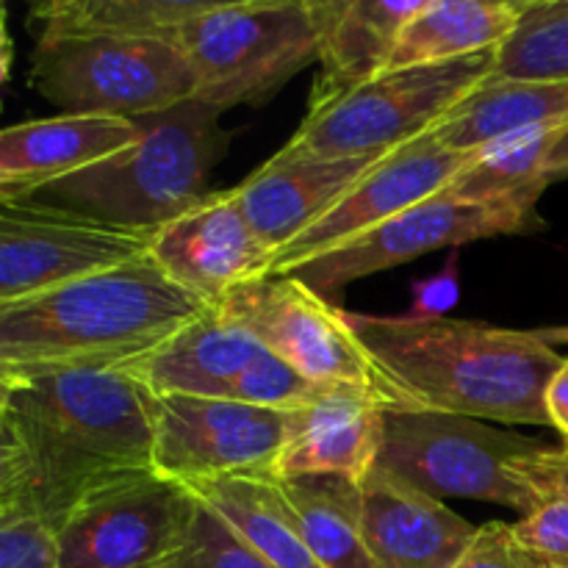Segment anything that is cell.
Instances as JSON below:
<instances>
[{"mask_svg":"<svg viewBox=\"0 0 568 568\" xmlns=\"http://www.w3.org/2000/svg\"><path fill=\"white\" fill-rule=\"evenodd\" d=\"M6 372L9 427L31 471V510L53 530L103 483L153 471L155 394L136 377L111 364Z\"/></svg>","mask_w":568,"mask_h":568,"instance_id":"cell-1","label":"cell"},{"mask_svg":"<svg viewBox=\"0 0 568 568\" xmlns=\"http://www.w3.org/2000/svg\"><path fill=\"white\" fill-rule=\"evenodd\" d=\"M347 322L414 410L549 427L544 394L566 358L532 331L353 311Z\"/></svg>","mask_w":568,"mask_h":568,"instance_id":"cell-2","label":"cell"},{"mask_svg":"<svg viewBox=\"0 0 568 568\" xmlns=\"http://www.w3.org/2000/svg\"><path fill=\"white\" fill-rule=\"evenodd\" d=\"M205 308L211 305L172 283L144 255L0 305V366H116L164 342Z\"/></svg>","mask_w":568,"mask_h":568,"instance_id":"cell-3","label":"cell"},{"mask_svg":"<svg viewBox=\"0 0 568 568\" xmlns=\"http://www.w3.org/2000/svg\"><path fill=\"white\" fill-rule=\"evenodd\" d=\"M220 116L197 98L142 116L136 144L50 183L31 200L122 231H159L211 194L209 175L227 150Z\"/></svg>","mask_w":568,"mask_h":568,"instance_id":"cell-4","label":"cell"},{"mask_svg":"<svg viewBox=\"0 0 568 568\" xmlns=\"http://www.w3.org/2000/svg\"><path fill=\"white\" fill-rule=\"evenodd\" d=\"M194 98L214 111L261 105L320 59L311 0H211L178 33Z\"/></svg>","mask_w":568,"mask_h":568,"instance_id":"cell-5","label":"cell"},{"mask_svg":"<svg viewBox=\"0 0 568 568\" xmlns=\"http://www.w3.org/2000/svg\"><path fill=\"white\" fill-rule=\"evenodd\" d=\"M499 50L386 70L336 103L305 114L288 153L325 159H383L414 139L436 131L466 98L491 81Z\"/></svg>","mask_w":568,"mask_h":568,"instance_id":"cell-6","label":"cell"},{"mask_svg":"<svg viewBox=\"0 0 568 568\" xmlns=\"http://www.w3.org/2000/svg\"><path fill=\"white\" fill-rule=\"evenodd\" d=\"M544 444L469 416L386 410L377 469L436 499L497 503L530 516L544 499L514 466Z\"/></svg>","mask_w":568,"mask_h":568,"instance_id":"cell-7","label":"cell"},{"mask_svg":"<svg viewBox=\"0 0 568 568\" xmlns=\"http://www.w3.org/2000/svg\"><path fill=\"white\" fill-rule=\"evenodd\" d=\"M28 83L64 114L142 120L194 98L178 44L161 39H37Z\"/></svg>","mask_w":568,"mask_h":568,"instance_id":"cell-8","label":"cell"},{"mask_svg":"<svg viewBox=\"0 0 568 568\" xmlns=\"http://www.w3.org/2000/svg\"><path fill=\"white\" fill-rule=\"evenodd\" d=\"M214 308L314 386L353 388L369 394L386 410H414L358 342L347 311L336 308L297 275L255 277Z\"/></svg>","mask_w":568,"mask_h":568,"instance_id":"cell-9","label":"cell"},{"mask_svg":"<svg viewBox=\"0 0 568 568\" xmlns=\"http://www.w3.org/2000/svg\"><path fill=\"white\" fill-rule=\"evenodd\" d=\"M194 497L153 471L89 491L55 527V568H161L181 541Z\"/></svg>","mask_w":568,"mask_h":568,"instance_id":"cell-10","label":"cell"},{"mask_svg":"<svg viewBox=\"0 0 568 568\" xmlns=\"http://www.w3.org/2000/svg\"><path fill=\"white\" fill-rule=\"evenodd\" d=\"M538 231H544V216L538 214V205L469 203V200L438 192L436 197L364 233L347 247H338L300 266L292 275H297L316 294L331 300L333 294L361 277L408 264V261L436 253V250H460L477 239L527 236V233Z\"/></svg>","mask_w":568,"mask_h":568,"instance_id":"cell-11","label":"cell"},{"mask_svg":"<svg viewBox=\"0 0 568 568\" xmlns=\"http://www.w3.org/2000/svg\"><path fill=\"white\" fill-rule=\"evenodd\" d=\"M286 416L236 399L155 394L153 475L183 488L222 477L272 475Z\"/></svg>","mask_w":568,"mask_h":568,"instance_id":"cell-12","label":"cell"},{"mask_svg":"<svg viewBox=\"0 0 568 568\" xmlns=\"http://www.w3.org/2000/svg\"><path fill=\"white\" fill-rule=\"evenodd\" d=\"M150 236L31 197L0 200V305L144 258Z\"/></svg>","mask_w":568,"mask_h":568,"instance_id":"cell-13","label":"cell"},{"mask_svg":"<svg viewBox=\"0 0 568 568\" xmlns=\"http://www.w3.org/2000/svg\"><path fill=\"white\" fill-rule=\"evenodd\" d=\"M469 155L444 148L433 131L383 155L320 222L277 250L270 275H292L300 266L347 247L383 222L436 197L469 164Z\"/></svg>","mask_w":568,"mask_h":568,"instance_id":"cell-14","label":"cell"},{"mask_svg":"<svg viewBox=\"0 0 568 568\" xmlns=\"http://www.w3.org/2000/svg\"><path fill=\"white\" fill-rule=\"evenodd\" d=\"M272 255L255 236L233 189L211 192L153 231L148 244V258L211 308L242 283L270 275Z\"/></svg>","mask_w":568,"mask_h":568,"instance_id":"cell-15","label":"cell"},{"mask_svg":"<svg viewBox=\"0 0 568 568\" xmlns=\"http://www.w3.org/2000/svg\"><path fill=\"white\" fill-rule=\"evenodd\" d=\"M386 408L353 388H325L316 399L288 410L286 436L272 477H338L361 486L377 469Z\"/></svg>","mask_w":568,"mask_h":568,"instance_id":"cell-16","label":"cell"},{"mask_svg":"<svg viewBox=\"0 0 568 568\" xmlns=\"http://www.w3.org/2000/svg\"><path fill=\"white\" fill-rule=\"evenodd\" d=\"M361 530L375 568H455L477 527L442 499L375 469L361 483Z\"/></svg>","mask_w":568,"mask_h":568,"instance_id":"cell-17","label":"cell"},{"mask_svg":"<svg viewBox=\"0 0 568 568\" xmlns=\"http://www.w3.org/2000/svg\"><path fill=\"white\" fill-rule=\"evenodd\" d=\"M377 161L381 159H325L281 150L233 192L255 236L277 253L320 222Z\"/></svg>","mask_w":568,"mask_h":568,"instance_id":"cell-18","label":"cell"},{"mask_svg":"<svg viewBox=\"0 0 568 568\" xmlns=\"http://www.w3.org/2000/svg\"><path fill=\"white\" fill-rule=\"evenodd\" d=\"M136 120L59 114L0 128V200H26L139 142Z\"/></svg>","mask_w":568,"mask_h":568,"instance_id":"cell-19","label":"cell"},{"mask_svg":"<svg viewBox=\"0 0 568 568\" xmlns=\"http://www.w3.org/2000/svg\"><path fill=\"white\" fill-rule=\"evenodd\" d=\"M261 353L264 347L242 325L220 308H205L164 342L116 366L153 394L231 399L236 381Z\"/></svg>","mask_w":568,"mask_h":568,"instance_id":"cell-20","label":"cell"},{"mask_svg":"<svg viewBox=\"0 0 568 568\" xmlns=\"http://www.w3.org/2000/svg\"><path fill=\"white\" fill-rule=\"evenodd\" d=\"M425 0H311L320 26V75L308 114L388 70L397 39Z\"/></svg>","mask_w":568,"mask_h":568,"instance_id":"cell-21","label":"cell"},{"mask_svg":"<svg viewBox=\"0 0 568 568\" xmlns=\"http://www.w3.org/2000/svg\"><path fill=\"white\" fill-rule=\"evenodd\" d=\"M530 0H425L403 28L388 70L442 64L499 50Z\"/></svg>","mask_w":568,"mask_h":568,"instance_id":"cell-22","label":"cell"},{"mask_svg":"<svg viewBox=\"0 0 568 568\" xmlns=\"http://www.w3.org/2000/svg\"><path fill=\"white\" fill-rule=\"evenodd\" d=\"M189 491L266 564L275 568H322L305 547L281 483L272 475L222 477L192 486Z\"/></svg>","mask_w":568,"mask_h":568,"instance_id":"cell-23","label":"cell"},{"mask_svg":"<svg viewBox=\"0 0 568 568\" xmlns=\"http://www.w3.org/2000/svg\"><path fill=\"white\" fill-rule=\"evenodd\" d=\"M544 125H568V78L564 81L491 78L433 133L444 148L455 153H475L494 139Z\"/></svg>","mask_w":568,"mask_h":568,"instance_id":"cell-24","label":"cell"},{"mask_svg":"<svg viewBox=\"0 0 568 568\" xmlns=\"http://www.w3.org/2000/svg\"><path fill=\"white\" fill-rule=\"evenodd\" d=\"M211 0H48L28 11V31L50 37H111L178 42L192 17Z\"/></svg>","mask_w":568,"mask_h":568,"instance_id":"cell-25","label":"cell"},{"mask_svg":"<svg viewBox=\"0 0 568 568\" xmlns=\"http://www.w3.org/2000/svg\"><path fill=\"white\" fill-rule=\"evenodd\" d=\"M568 125L527 128L483 144L444 192L469 203L538 205L547 192V159Z\"/></svg>","mask_w":568,"mask_h":568,"instance_id":"cell-26","label":"cell"},{"mask_svg":"<svg viewBox=\"0 0 568 568\" xmlns=\"http://www.w3.org/2000/svg\"><path fill=\"white\" fill-rule=\"evenodd\" d=\"M300 536L322 568H375L361 530V488L338 477L277 480Z\"/></svg>","mask_w":568,"mask_h":568,"instance_id":"cell-27","label":"cell"},{"mask_svg":"<svg viewBox=\"0 0 568 568\" xmlns=\"http://www.w3.org/2000/svg\"><path fill=\"white\" fill-rule=\"evenodd\" d=\"M497 81L568 78V0H530L519 28L499 48Z\"/></svg>","mask_w":568,"mask_h":568,"instance_id":"cell-28","label":"cell"},{"mask_svg":"<svg viewBox=\"0 0 568 568\" xmlns=\"http://www.w3.org/2000/svg\"><path fill=\"white\" fill-rule=\"evenodd\" d=\"M194 497V494H192ZM161 568H275L194 497L181 541Z\"/></svg>","mask_w":568,"mask_h":568,"instance_id":"cell-29","label":"cell"},{"mask_svg":"<svg viewBox=\"0 0 568 568\" xmlns=\"http://www.w3.org/2000/svg\"><path fill=\"white\" fill-rule=\"evenodd\" d=\"M325 388L314 386L311 381H305L300 372H294L292 366L283 364L277 355H272L264 347V353L250 364V369L233 386L231 399L236 403L255 405V408H270V410H297L303 405H308L311 399H316Z\"/></svg>","mask_w":568,"mask_h":568,"instance_id":"cell-30","label":"cell"},{"mask_svg":"<svg viewBox=\"0 0 568 568\" xmlns=\"http://www.w3.org/2000/svg\"><path fill=\"white\" fill-rule=\"evenodd\" d=\"M0 568H55L53 527L33 510L0 516Z\"/></svg>","mask_w":568,"mask_h":568,"instance_id":"cell-31","label":"cell"},{"mask_svg":"<svg viewBox=\"0 0 568 568\" xmlns=\"http://www.w3.org/2000/svg\"><path fill=\"white\" fill-rule=\"evenodd\" d=\"M514 527L516 541L552 568H568V499H547Z\"/></svg>","mask_w":568,"mask_h":568,"instance_id":"cell-32","label":"cell"},{"mask_svg":"<svg viewBox=\"0 0 568 568\" xmlns=\"http://www.w3.org/2000/svg\"><path fill=\"white\" fill-rule=\"evenodd\" d=\"M455 568H552L541 558L521 547L514 536V527L505 521H488L477 527L475 541L469 544L464 558Z\"/></svg>","mask_w":568,"mask_h":568,"instance_id":"cell-33","label":"cell"},{"mask_svg":"<svg viewBox=\"0 0 568 568\" xmlns=\"http://www.w3.org/2000/svg\"><path fill=\"white\" fill-rule=\"evenodd\" d=\"M458 258L460 250H449L447 264L438 275L410 283V308L405 314L408 320H442V316H447V311L455 308L460 297Z\"/></svg>","mask_w":568,"mask_h":568,"instance_id":"cell-34","label":"cell"},{"mask_svg":"<svg viewBox=\"0 0 568 568\" xmlns=\"http://www.w3.org/2000/svg\"><path fill=\"white\" fill-rule=\"evenodd\" d=\"M31 510V471L22 444L9 425L0 427V516Z\"/></svg>","mask_w":568,"mask_h":568,"instance_id":"cell-35","label":"cell"},{"mask_svg":"<svg viewBox=\"0 0 568 568\" xmlns=\"http://www.w3.org/2000/svg\"><path fill=\"white\" fill-rule=\"evenodd\" d=\"M516 475L547 503L568 499V444L566 447H541L514 466Z\"/></svg>","mask_w":568,"mask_h":568,"instance_id":"cell-36","label":"cell"},{"mask_svg":"<svg viewBox=\"0 0 568 568\" xmlns=\"http://www.w3.org/2000/svg\"><path fill=\"white\" fill-rule=\"evenodd\" d=\"M544 408H547L549 427H555L568 444V358L558 369V375L549 381L547 394H544Z\"/></svg>","mask_w":568,"mask_h":568,"instance_id":"cell-37","label":"cell"},{"mask_svg":"<svg viewBox=\"0 0 568 568\" xmlns=\"http://www.w3.org/2000/svg\"><path fill=\"white\" fill-rule=\"evenodd\" d=\"M568 178V128L558 136L555 148L549 150V159H547V181H564Z\"/></svg>","mask_w":568,"mask_h":568,"instance_id":"cell-38","label":"cell"},{"mask_svg":"<svg viewBox=\"0 0 568 568\" xmlns=\"http://www.w3.org/2000/svg\"><path fill=\"white\" fill-rule=\"evenodd\" d=\"M11 64H14V42L6 26V9L0 6V87L11 78Z\"/></svg>","mask_w":568,"mask_h":568,"instance_id":"cell-39","label":"cell"},{"mask_svg":"<svg viewBox=\"0 0 568 568\" xmlns=\"http://www.w3.org/2000/svg\"><path fill=\"white\" fill-rule=\"evenodd\" d=\"M9 405H11V375L0 366V427L9 425Z\"/></svg>","mask_w":568,"mask_h":568,"instance_id":"cell-40","label":"cell"},{"mask_svg":"<svg viewBox=\"0 0 568 568\" xmlns=\"http://www.w3.org/2000/svg\"><path fill=\"white\" fill-rule=\"evenodd\" d=\"M536 333L544 344L549 347H560V344H568V325H555V327H538Z\"/></svg>","mask_w":568,"mask_h":568,"instance_id":"cell-41","label":"cell"}]
</instances>
